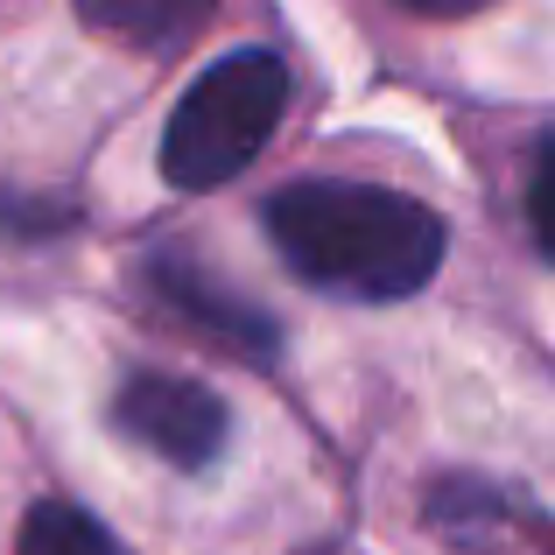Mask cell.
I'll return each mask as SVG.
<instances>
[{"label": "cell", "instance_id": "7", "mask_svg": "<svg viewBox=\"0 0 555 555\" xmlns=\"http://www.w3.org/2000/svg\"><path fill=\"white\" fill-rule=\"evenodd\" d=\"M528 218H534V246L555 260V141L534 163V183H528Z\"/></svg>", "mask_w": 555, "mask_h": 555}, {"label": "cell", "instance_id": "2", "mask_svg": "<svg viewBox=\"0 0 555 555\" xmlns=\"http://www.w3.org/2000/svg\"><path fill=\"white\" fill-rule=\"evenodd\" d=\"M288 106V64L274 50H225L197 85L177 99L163 127V177L177 190H218L232 183Z\"/></svg>", "mask_w": 555, "mask_h": 555}, {"label": "cell", "instance_id": "8", "mask_svg": "<svg viewBox=\"0 0 555 555\" xmlns=\"http://www.w3.org/2000/svg\"><path fill=\"white\" fill-rule=\"evenodd\" d=\"M401 8H415V14H472V8H486V0H401Z\"/></svg>", "mask_w": 555, "mask_h": 555}, {"label": "cell", "instance_id": "6", "mask_svg": "<svg viewBox=\"0 0 555 555\" xmlns=\"http://www.w3.org/2000/svg\"><path fill=\"white\" fill-rule=\"evenodd\" d=\"M14 555H120V542H113L85 506L36 500L22 514V542H14Z\"/></svg>", "mask_w": 555, "mask_h": 555}, {"label": "cell", "instance_id": "9", "mask_svg": "<svg viewBox=\"0 0 555 555\" xmlns=\"http://www.w3.org/2000/svg\"><path fill=\"white\" fill-rule=\"evenodd\" d=\"M542 555H555V528H542Z\"/></svg>", "mask_w": 555, "mask_h": 555}, {"label": "cell", "instance_id": "5", "mask_svg": "<svg viewBox=\"0 0 555 555\" xmlns=\"http://www.w3.org/2000/svg\"><path fill=\"white\" fill-rule=\"evenodd\" d=\"M211 8L218 0H78L85 28H99V36H113V42H134V50H169V42H183Z\"/></svg>", "mask_w": 555, "mask_h": 555}, {"label": "cell", "instance_id": "3", "mask_svg": "<svg viewBox=\"0 0 555 555\" xmlns=\"http://www.w3.org/2000/svg\"><path fill=\"white\" fill-rule=\"evenodd\" d=\"M113 429L169 457L177 472H204L225 450V401L183 373H134L113 401Z\"/></svg>", "mask_w": 555, "mask_h": 555}, {"label": "cell", "instance_id": "4", "mask_svg": "<svg viewBox=\"0 0 555 555\" xmlns=\"http://www.w3.org/2000/svg\"><path fill=\"white\" fill-rule=\"evenodd\" d=\"M149 282H155V296L169 302V310H183L190 324H204V331H218V338H232L240 352H274V324L260 310H246L240 296H225L218 282H204L190 260H177V254H163L149 268Z\"/></svg>", "mask_w": 555, "mask_h": 555}, {"label": "cell", "instance_id": "1", "mask_svg": "<svg viewBox=\"0 0 555 555\" xmlns=\"http://www.w3.org/2000/svg\"><path fill=\"white\" fill-rule=\"evenodd\" d=\"M268 240L302 282L352 302H401L429 288L443 268L450 232L429 204L379 183H288L268 197Z\"/></svg>", "mask_w": 555, "mask_h": 555}]
</instances>
